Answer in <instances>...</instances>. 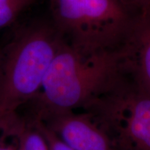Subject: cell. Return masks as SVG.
Returning a JSON list of instances; mask_svg holds the SVG:
<instances>
[{"label": "cell", "mask_w": 150, "mask_h": 150, "mask_svg": "<svg viewBox=\"0 0 150 150\" xmlns=\"http://www.w3.org/2000/svg\"><path fill=\"white\" fill-rule=\"evenodd\" d=\"M121 49L89 55L61 40L31 113L74 110L102 94L124 74Z\"/></svg>", "instance_id": "6da1fadb"}, {"label": "cell", "mask_w": 150, "mask_h": 150, "mask_svg": "<svg viewBox=\"0 0 150 150\" xmlns=\"http://www.w3.org/2000/svg\"><path fill=\"white\" fill-rule=\"evenodd\" d=\"M61 40L53 25L32 24L1 51L0 127L13 121L39 93Z\"/></svg>", "instance_id": "7a4b0ae2"}, {"label": "cell", "mask_w": 150, "mask_h": 150, "mask_svg": "<svg viewBox=\"0 0 150 150\" xmlns=\"http://www.w3.org/2000/svg\"><path fill=\"white\" fill-rule=\"evenodd\" d=\"M53 27L81 54L120 50L135 14L120 0H48Z\"/></svg>", "instance_id": "3957f363"}, {"label": "cell", "mask_w": 150, "mask_h": 150, "mask_svg": "<svg viewBox=\"0 0 150 150\" xmlns=\"http://www.w3.org/2000/svg\"><path fill=\"white\" fill-rule=\"evenodd\" d=\"M83 109L115 150H150V95L126 73Z\"/></svg>", "instance_id": "277c9868"}, {"label": "cell", "mask_w": 150, "mask_h": 150, "mask_svg": "<svg viewBox=\"0 0 150 150\" xmlns=\"http://www.w3.org/2000/svg\"><path fill=\"white\" fill-rule=\"evenodd\" d=\"M74 150H115L103 129L88 112L74 110L32 114Z\"/></svg>", "instance_id": "5b68a950"}, {"label": "cell", "mask_w": 150, "mask_h": 150, "mask_svg": "<svg viewBox=\"0 0 150 150\" xmlns=\"http://www.w3.org/2000/svg\"><path fill=\"white\" fill-rule=\"evenodd\" d=\"M121 51L126 74L150 95V10L135 17Z\"/></svg>", "instance_id": "8992f818"}, {"label": "cell", "mask_w": 150, "mask_h": 150, "mask_svg": "<svg viewBox=\"0 0 150 150\" xmlns=\"http://www.w3.org/2000/svg\"><path fill=\"white\" fill-rule=\"evenodd\" d=\"M18 138V150H49L45 137L31 116L22 117L19 114L15 121Z\"/></svg>", "instance_id": "52a82bcc"}, {"label": "cell", "mask_w": 150, "mask_h": 150, "mask_svg": "<svg viewBox=\"0 0 150 150\" xmlns=\"http://www.w3.org/2000/svg\"><path fill=\"white\" fill-rule=\"evenodd\" d=\"M36 0H0V30L12 24Z\"/></svg>", "instance_id": "ba28073f"}, {"label": "cell", "mask_w": 150, "mask_h": 150, "mask_svg": "<svg viewBox=\"0 0 150 150\" xmlns=\"http://www.w3.org/2000/svg\"><path fill=\"white\" fill-rule=\"evenodd\" d=\"M33 117L36 120L38 125L45 137L47 142L49 150H74L68 145H67L65 142H63L53 131L48 128L42 121L35 117Z\"/></svg>", "instance_id": "9c48e42d"}, {"label": "cell", "mask_w": 150, "mask_h": 150, "mask_svg": "<svg viewBox=\"0 0 150 150\" xmlns=\"http://www.w3.org/2000/svg\"><path fill=\"white\" fill-rule=\"evenodd\" d=\"M0 150H18L15 124L0 128Z\"/></svg>", "instance_id": "30bf717a"}, {"label": "cell", "mask_w": 150, "mask_h": 150, "mask_svg": "<svg viewBox=\"0 0 150 150\" xmlns=\"http://www.w3.org/2000/svg\"><path fill=\"white\" fill-rule=\"evenodd\" d=\"M120 1L135 14H138L142 11L140 0H120Z\"/></svg>", "instance_id": "8fae6325"}, {"label": "cell", "mask_w": 150, "mask_h": 150, "mask_svg": "<svg viewBox=\"0 0 150 150\" xmlns=\"http://www.w3.org/2000/svg\"><path fill=\"white\" fill-rule=\"evenodd\" d=\"M142 11L150 10V0H140Z\"/></svg>", "instance_id": "7c38bea8"}, {"label": "cell", "mask_w": 150, "mask_h": 150, "mask_svg": "<svg viewBox=\"0 0 150 150\" xmlns=\"http://www.w3.org/2000/svg\"><path fill=\"white\" fill-rule=\"evenodd\" d=\"M1 51H0V64H1Z\"/></svg>", "instance_id": "4fadbf2b"}]
</instances>
